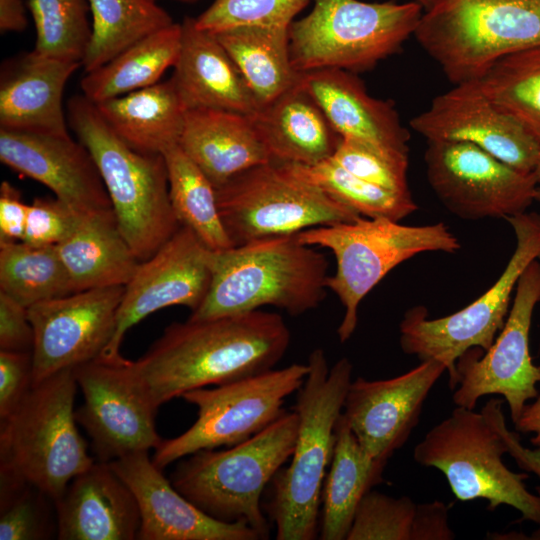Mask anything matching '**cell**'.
Wrapping results in <instances>:
<instances>
[{
	"mask_svg": "<svg viewBox=\"0 0 540 540\" xmlns=\"http://www.w3.org/2000/svg\"><path fill=\"white\" fill-rule=\"evenodd\" d=\"M44 492L25 480L0 471V540H42L57 535ZM53 537V536H52Z\"/></svg>",
	"mask_w": 540,
	"mask_h": 540,
	"instance_id": "41",
	"label": "cell"
},
{
	"mask_svg": "<svg viewBox=\"0 0 540 540\" xmlns=\"http://www.w3.org/2000/svg\"><path fill=\"white\" fill-rule=\"evenodd\" d=\"M428 183L443 206L467 220L511 217L535 202L533 173L521 172L467 142L428 141Z\"/></svg>",
	"mask_w": 540,
	"mask_h": 540,
	"instance_id": "15",
	"label": "cell"
},
{
	"mask_svg": "<svg viewBox=\"0 0 540 540\" xmlns=\"http://www.w3.org/2000/svg\"><path fill=\"white\" fill-rule=\"evenodd\" d=\"M211 284L188 319L207 320L273 306L300 315L326 296L329 263L297 234L210 252Z\"/></svg>",
	"mask_w": 540,
	"mask_h": 540,
	"instance_id": "2",
	"label": "cell"
},
{
	"mask_svg": "<svg viewBox=\"0 0 540 540\" xmlns=\"http://www.w3.org/2000/svg\"><path fill=\"white\" fill-rule=\"evenodd\" d=\"M445 371L443 363L424 360L390 379L358 377L351 382L342 413L371 457L387 462L408 441L427 396Z\"/></svg>",
	"mask_w": 540,
	"mask_h": 540,
	"instance_id": "20",
	"label": "cell"
},
{
	"mask_svg": "<svg viewBox=\"0 0 540 540\" xmlns=\"http://www.w3.org/2000/svg\"><path fill=\"white\" fill-rule=\"evenodd\" d=\"M413 36L453 85L479 80L500 58L540 45V0H434Z\"/></svg>",
	"mask_w": 540,
	"mask_h": 540,
	"instance_id": "7",
	"label": "cell"
},
{
	"mask_svg": "<svg viewBox=\"0 0 540 540\" xmlns=\"http://www.w3.org/2000/svg\"><path fill=\"white\" fill-rule=\"evenodd\" d=\"M211 251L191 230L180 227L156 253L139 262L124 287L114 335L100 355H119L127 331L158 310L180 305L195 311L211 284Z\"/></svg>",
	"mask_w": 540,
	"mask_h": 540,
	"instance_id": "18",
	"label": "cell"
},
{
	"mask_svg": "<svg viewBox=\"0 0 540 540\" xmlns=\"http://www.w3.org/2000/svg\"><path fill=\"white\" fill-rule=\"evenodd\" d=\"M84 402L75 411L94 452L103 462L155 449L162 439L155 411L135 378L132 361L120 354L97 358L74 368Z\"/></svg>",
	"mask_w": 540,
	"mask_h": 540,
	"instance_id": "16",
	"label": "cell"
},
{
	"mask_svg": "<svg viewBox=\"0 0 540 540\" xmlns=\"http://www.w3.org/2000/svg\"><path fill=\"white\" fill-rule=\"evenodd\" d=\"M108 463L137 501L140 512L137 539H260L247 523L216 519L189 501L164 477L148 451L131 453Z\"/></svg>",
	"mask_w": 540,
	"mask_h": 540,
	"instance_id": "22",
	"label": "cell"
},
{
	"mask_svg": "<svg viewBox=\"0 0 540 540\" xmlns=\"http://www.w3.org/2000/svg\"><path fill=\"white\" fill-rule=\"evenodd\" d=\"M299 82L341 136L390 154L409 157V133L390 101L372 97L353 72L324 68L299 75Z\"/></svg>",
	"mask_w": 540,
	"mask_h": 540,
	"instance_id": "24",
	"label": "cell"
},
{
	"mask_svg": "<svg viewBox=\"0 0 540 540\" xmlns=\"http://www.w3.org/2000/svg\"><path fill=\"white\" fill-rule=\"evenodd\" d=\"M449 506L415 503L369 490L360 501L346 540H452Z\"/></svg>",
	"mask_w": 540,
	"mask_h": 540,
	"instance_id": "34",
	"label": "cell"
},
{
	"mask_svg": "<svg viewBox=\"0 0 540 540\" xmlns=\"http://www.w3.org/2000/svg\"><path fill=\"white\" fill-rule=\"evenodd\" d=\"M92 34L82 60L86 73L103 66L137 41L172 25L156 0H88Z\"/></svg>",
	"mask_w": 540,
	"mask_h": 540,
	"instance_id": "35",
	"label": "cell"
},
{
	"mask_svg": "<svg viewBox=\"0 0 540 540\" xmlns=\"http://www.w3.org/2000/svg\"><path fill=\"white\" fill-rule=\"evenodd\" d=\"M514 230L516 247L497 281L480 297L450 315L428 319L424 306L407 310L399 325L402 351L421 361L446 366L449 386L456 387V362L471 348L484 352L502 330L517 282L526 267L540 259V214L523 212L506 218Z\"/></svg>",
	"mask_w": 540,
	"mask_h": 540,
	"instance_id": "11",
	"label": "cell"
},
{
	"mask_svg": "<svg viewBox=\"0 0 540 540\" xmlns=\"http://www.w3.org/2000/svg\"><path fill=\"white\" fill-rule=\"evenodd\" d=\"M308 374L297 391L298 433L291 462L273 478L269 514L277 540L317 537L319 506L327 467L335 444V427L352 382L348 358L331 368L323 349L308 358Z\"/></svg>",
	"mask_w": 540,
	"mask_h": 540,
	"instance_id": "3",
	"label": "cell"
},
{
	"mask_svg": "<svg viewBox=\"0 0 540 540\" xmlns=\"http://www.w3.org/2000/svg\"><path fill=\"white\" fill-rule=\"evenodd\" d=\"M290 331L280 314L255 310L172 323L137 361L135 378L157 411L169 400L273 369L286 353Z\"/></svg>",
	"mask_w": 540,
	"mask_h": 540,
	"instance_id": "1",
	"label": "cell"
},
{
	"mask_svg": "<svg viewBox=\"0 0 540 540\" xmlns=\"http://www.w3.org/2000/svg\"><path fill=\"white\" fill-rule=\"evenodd\" d=\"M477 82L497 108L540 143V45L500 58Z\"/></svg>",
	"mask_w": 540,
	"mask_h": 540,
	"instance_id": "38",
	"label": "cell"
},
{
	"mask_svg": "<svg viewBox=\"0 0 540 540\" xmlns=\"http://www.w3.org/2000/svg\"><path fill=\"white\" fill-rule=\"evenodd\" d=\"M156 1H159V0H156ZM173 1L191 4V3H195V2H197L199 0H173Z\"/></svg>",
	"mask_w": 540,
	"mask_h": 540,
	"instance_id": "54",
	"label": "cell"
},
{
	"mask_svg": "<svg viewBox=\"0 0 540 540\" xmlns=\"http://www.w3.org/2000/svg\"><path fill=\"white\" fill-rule=\"evenodd\" d=\"M310 0H214L196 26L216 34L243 26L289 28Z\"/></svg>",
	"mask_w": 540,
	"mask_h": 540,
	"instance_id": "42",
	"label": "cell"
},
{
	"mask_svg": "<svg viewBox=\"0 0 540 540\" xmlns=\"http://www.w3.org/2000/svg\"><path fill=\"white\" fill-rule=\"evenodd\" d=\"M241 72L260 106L299 80L291 62L289 28L243 26L214 34Z\"/></svg>",
	"mask_w": 540,
	"mask_h": 540,
	"instance_id": "32",
	"label": "cell"
},
{
	"mask_svg": "<svg viewBox=\"0 0 540 540\" xmlns=\"http://www.w3.org/2000/svg\"><path fill=\"white\" fill-rule=\"evenodd\" d=\"M95 105L112 131L136 151L162 154L179 144L186 110L172 78Z\"/></svg>",
	"mask_w": 540,
	"mask_h": 540,
	"instance_id": "30",
	"label": "cell"
},
{
	"mask_svg": "<svg viewBox=\"0 0 540 540\" xmlns=\"http://www.w3.org/2000/svg\"><path fill=\"white\" fill-rule=\"evenodd\" d=\"M216 197L233 246L362 217L275 162L236 175L216 188Z\"/></svg>",
	"mask_w": 540,
	"mask_h": 540,
	"instance_id": "12",
	"label": "cell"
},
{
	"mask_svg": "<svg viewBox=\"0 0 540 540\" xmlns=\"http://www.w3.org/2000/svg\"><path fill=\"white\" fill-rule=\"evenodd\" d=\"M34 330L28 308L0 292V350L32 352Z\"/></svg>",
	"mask_w": 540,
	"mask_h": 540,
	"instance_id": "46",
	"label": "cell"
},
{
	"mask_svg": "<svg viewBox=\"0 0 540 540\" xmlns=\"http://www.w3.org/2000/svg\"><path fill=\"white\" fill-rule=\"evenodd\" d=\"M181 24L173 23L126 48L109 62L86 73L80 86L93 103L149 87L174 67L181 48Z\"/></svg>",
	"mask_w": 540,
	"mask_h": 540,
	"instance_id": "33",
	"label": "cell"
},
{
	"mask_svg": "<svg viewBox=\"0 0 540 540\" xmlns=\"http://www.w3.org/2000/svg\"><path fill=\"white\" fill-rule=\"evenodd\" d=\"M386 464L365 451L341 413L335 427L330 468L322 488L320 539L346 540L360 501L383 482Z\"/></svg>",
	"mask_w": 540,
	"mask_h": 540,
	"instance_id": "31",
	"label": "cell"
},
{
	"mask_svg": "<svg viewBox=\"0 0 540 540\" xmlns=\"http://www.w3.org/2000/svg\"><path fill=\"white\" fill-rule=\"evenodd\" d=\"M27 26L22 0H0V31L21 32Z\"/></svg>",
	"mask_w": 540,
	"mask_h": 540,
	"instance_id": "49",
	"label": "cell"
},
{
	"mask_svg": "<svg viewBox=\"0 0 540 540\" xmlns=\"http://www.w3.org/2000/svg\"><path fill=\"white\" fill-rule=\"evenodd\" d=\"M80 66L81 62L35 49L5 60L0 72V129L69 135L63 91Z\"/></svg>",
	"mask_w": 540,
	"mask_h": 540,
	"instance_id": "23",
	"label": "cell"
},
{
	"mask_svg": "<svg viewBox=\"0 0 540 540\" xmlns=\"http://www.w3.org/2000/svg\"><path fill=\"white\" fill-rule=\"evenodd\" d=\"M74 369L33 385L7 418L0 420V471L34 485L54 502L93 458L77 429Z\"/></svg>",
	"mask_w": 540,
	"mask_h": 540,
	"instance_id": "6",
	"label": "cell"
},
{
	"mask_svg": "<svg viewBox=\"0 0 540 540\" xmlns=\"http://www.w3.org/2000/svg\"><path fill=\"white\" fill-rule=\"evenodd\" d=\"M179 146L215 189L248 169L272 162L252 117L226 110L186 111Z\"/></svg>",
	"mask_w": 540,
	"mask_h": 540,
	"instance_id": "27",
	"label": "cell"
},
{
	"mask_svg": "<svg viewBox=\"0 0 540 540\" xmlns=\"http://www.w3.org/2000/svg\"><path fill=\"white\" fill-rule=\"evenodd\" d=\"M507 445L489 414L457 406L414 447V460L438 469L460 501L484 499L488 510L501 505L540 525V499L524 484L528 473H515L503 462Z\"/></svg>",
	"mask_w": 540,
	"mask_h": 540,
	"instance_id": "10",
	"label": "cell"
},
{
	"mask_svg": "<svg viewBox=\"0 0 540 540\" xmlns=\"http://www.w3.org/2000/svg\"><path fill=\"white\" fill-rule=\"evenodd\" d=\"M56 247L74 292L125 286L140 262L113 210L83 216L74 232Z\"/></svg>",
	"mask_w": 540,
	"mask_h": 540,
	"instance_id": "29",
	"label": "cell"
},
{
	"mask_svg": "<svg viewBox=\"0 0 540 540\" xmlns=\"http://www.w3.org/2000/svg\"><path fill=\"white\" fill-rule=\"evenodd\" d=\"M502 404V400L492 398L485 403L483 409L502 435L508 448L507 453L515 460L517 466L525 472L535 474L540 480V444L534 445V448L522 445L518 435L511 432L506 425ZM536 491L540 499V485L536 487Z\"/></svg>",
	"mask_w": 540,
	"mask_h": 540,
	"instance_id": "47",
	"label": "cell"
},
{
	"mask_svg": "<svg viewBox=\"0 0 540 540\" xmlns=\"http://www.w3.org/2000/svg\"><path fill=\"white\" fill-rule=\"evenodd\" d=\"M0 160L17 173L48 187L83 216L113 210L88 149L70 135L0 129Z\"/></svg>",
	"mask_w": 540,
	"mask_h": 540,
	"instance_id": "21",
	"label": "cell"
},
{
	"mask_svg": "<svg viewBox=\"0 0 540 540\" xmlns=\"http://www.w3.org/2000/svg\"><path fill=\"white\" fill-rule=\"evenodd\" d=\"M514 425L518 432L534 434L530 439L533 445L540 444V393L534 402L525 405Z\"/></svg>",
	"mask_w": 540,
	"mask_h": 540,
	"instance_id": "50",
	"label": "cell"
},
{
	"mask_svg": "<svg viewBox=\"0 0 540 540\" xmlns=\"http://www.w3.org/2000/svg\"><path fill=\"white\" fill-rule=\"evenodd\" d=\"M308 371L307 363H294L184 393L181 397L196 406L197 419L181 435L162 440L153 463L163 469L197 451L230 447L251 438L282 415L285 399L299 390Z\"/></svg>",
	"mask_w": 540,
	"mask_h": 540,
	"instance_id": "13",
	"label": "cell"
},
{
	"mask_svg": "<svg viewBox=\"0 0 540 540\" xmlns=\"http://www.w3.org/2000/svg\"><path fill=\"white\" fill-rule=\"evenodd\" d=\"M82 217L56 197H36L29 204L23 242L57 246L74 232Z\"/></svg>",
	"mask_w": 540,
	"mask_h": 540,
	"instance_id": "44",
	"label": "cell"
},
{
	"mask_svg": "<svg viewBox=\"0 0 540 540\" xmlns=\"http://www.w3.org/2000/svg\"><path fill=\"white\" fill-rule=\"evenodd\" d=\"M29 205L8 181L0 185V245L23 241Z\"/></svg>",
	"mask_w": 540,
	"mask_h": 540,
	"instance_id": "48",
	"label": "cell"
},
{
	"mask_svg": "<svg viewBox=\"0 0 540 540\" xmlns=\"http://www.w3.org/2000/svg\"><path fill=\"white\" fill-rule=\"evenodd\" d=\"M181 28V48L171 78L185 110L218 109L254 116L261 106L217 37L199 29L195 18L186 17Z\"/></svg>",
	"mask_w": 540,
	"mask_h": 540,
	"instance_id": "26",
	"label": "cell"
},
{
	"mask_svg": "<svg viewBox=\"0 0 540 540\" xmlns=\"http://www.w3.org/2000/svg\"><path fill=\"white\" fill-rule=\"evenodd\" d=\"M54 505L60 540L137 539V501L108 462L77 475Z\"/></svg>",
	"mask_w": 540,
	"mask_h": 540,
	"instance_id": "25",
	"label": "cell"
},
{
	"mask_svg": "<svg viewBox=\"0 0 540 540\" xmlns=\"http://www.w3.org/2000/svg\"><path fill=\"white\" fill-rule=\"evenodd\" d=\"M32 387V352L0 350V420L16 410Z\"/></svg>",
	"mask_w": 540,
	"mask_h": 540,
	"instance_id": "45",
	"label": "cell"
},
{
	"mask_svg": "<svg viewBox=\"0 0 540 540\" xmlns=\"http://www.w3.org/2000/svg\"><path fill=\"white\" fill-rule=\"evenodd\" d=\"M413 1L420 4L423 7V10H424V9H427L428 7H430V5L433 3L434 0H413Z\"/></svg>",
	"mask_w": 540,
	"mask_h": 540,
	"instance_id": "52",
	"label": "cell"
},
{
	"mask_svg": "<svg viewBox=\"0 0 540 540\" xmlns=\"http://www.w3.org/2000/svg\"><path fill=\"white\" fill-rule=\"evenodd\" d=\"M283 165L362 217L400 221L418 209L411 193L390 191L363 180L332 157L313 165Z\"/></svg>",
	"mask_w": 540,
	"mask_h": 540,
	"instance_id": "39",
	"label": "cell"
},
{
	"mask_svg": "<svg viewBox=\"0 0 540 540\" xmlns=\"http://www.w3.org/2000/svg\"><path fill=\"white\" fill-rule=\"evenodd\" d=\"M332 158L355 176L398 193H411L409 157L398 156L364 143L341 138Z\"/></svg>",
	"mask_w": 540,
	"mask_h": 540,
	"instance_id": "43",
	"label": "cell"
},
{
	"mask_svg": "<svg viewBox=\"0 0 540 540\" xmlns=\"http://www.w3.org/2000/svg\"><path fill=\"white\" fill-rule=\"evenodd\" d=\"M125 286L74 292L28 308L33 385L97 358L111 341Z\"/></svg>",
	"mask_w": 540,
	"mask_h": 540,
	"instance_id": "17",
	"label": "cell"
},
{
	"mask_svg": "<svg viewBox=\"0 0 540 540\" xmlns=\"http://www.w3.org/2000/svg\"><path fill=\"white\" fill-rule=\"evenodd\" d=\"M0 292L26 308L74 293L56 246L0 245Z\"/></svg>",
	"mask_w": 540,
	"mask_h": 540,
	"instance_id": "37",
	"label": "cell"
},
{
	"mask_svg": "<svg viewBox=\"0 0 540 540\" xmlns=\"http://www.w3.org/2000/svg\"><path fill=\"white\" fill-rule=\"evenodd\" d=\"M534 200L540 205V185L536 188Z\"/></svg>",
	"mask_w": 540,
	"mask_h": 540,
	"instance_id": "53",
	"label": "cell"
},
{
	"mask_svg": "<svg viewBox=\"0 0 540 540\" xmlns=\"http://www.w3.org/2000/svg\"><path fill=\"white\" fill-rule=\"evenodd\" d=\"M297 235L302 243L334 254L336 270L328 275L326 288L345 309L337 329L341 343L350 339L357 327L363 298L396 266L420 253H455L460 248L458 239L442 222L409 226L387 218L360 217L309 228Z\"/></svg>",
	"mask_w": 540,
	"mask_h": 540,
	"instance_id": "8",
	"label": "cell"
},
{
	"mask_svg": "<svg viewBox=\"0 0 540 540\" xmlns=\"http://www.w3.org/2000/svg\"><path fill=\"white\" fill-rule=\"evenodd\" d=\"M297 412L284 411L264 430L220 451L200 450L180 462L173 486L206 514L226 522L247 523L260 539L269 537L261 496L291 458L298 433Z\"/></svg>",
	"mask_w": 540,
	"mask_h": 540,
	"instance_id": "5",
	"label": "cell"
},
{
	"mask_svg": "<svg viewBox=\"0 0 540 540\" xmlns=\"http://www.w3.org/2000/svg\"><path fill=\"white\" fill-rule=\"evenodd\" d=\"M67 121L96 163L124 238L140 262L147 260L181 227L163 155L127 145L83 94L68 101Z\"/></svg>",
	"mask_w": 540,
	"mask_h": 540,
	"instance_id": "4",
	"label": "cell"
},
{
	"mask_svg": "<svg viewBox=\"0 0 540 540\" xmlns=\"http://www.w3.org/2000/svg\"><path fill=\"white\" fill-rule=\"evenodd\" d=\"M532 173L535 177L537 184L540 185V153Z\"/></svg>",
	"mask_w": 540,
	"mask_h": 540,
	"instance_id": "51",
	"label": "cell"
},
{
	"mask_svg": "<svg viewBox=\"0 0 540 540\" xmlns=\"http://www.w3.org/2000/svg\"><path fill=\"white\" fill-rule=\"evenodd\" d=\"M422 13L415 1L314 0L310 13L289 27L292 65L299 73L371 69L414 35Z\"/></svg>",
	"mask_w": 540,
	"mask_h": 540,
	"instance_id": "9",
	"label": "cell"
},
{
	"mask_svg": "<svg viewBox=\"0 0 540 540\" xmlns=\"http://www.w3.org/2000/svg\"><path fill=\"white\" fill-rule=\"evenodd\" d=\"M252 119L275 163L313 165L331 158L341 141L299 80Z\"/></svg>",
	"mask_w": 540,
	"mask_h": 540,
	"instance_id": "28",
	"label": "cell"
},
{
	"mask_svg": "<svg viewBox=\"0 0 540 540\" xmlns=\"http://www.w3.org/2000/svg\"><path fill=\"white\" fill-rule=\"evenodd\" d=\"M162 155L171 205L180 226L191 230L212 251L233 247L222 224L216 189L211 181L179 144Z\"/></svg>",
	"mask_w": 540,
	"mask_h": 540,
	"instance_id": "36",
	"label": "cell"
},
{
	"mask_svg": "<svg viewBox=\"0 0 540 540\" xmlns=\"http://www.w3.org/2000/svg\"><path fill=\"white\" fill-rule=\"evenodd\" d=\"M35 30V50L56 58L81 62L92 27L88 0H27Z\"/></svg>",
	"mask_w": 540,
	"mask_h": 540,
	"instance_id": "40",
	"label": "cell"
},
{
	"mask_svg": "<svg viewBox=\"0 0 540 540\" xmlns=\"http://www.w3.org/2000/svg\"><path fill=\"white\" fill-rule=\"evenodd\" d=\"M540 302V262L533 260L521 274L506 322L485 352L471 348L456 362V406L474 409L479 398L497 394L508 404L513 424L526 402L539 394L540 365L530 355L532 316Z\"/></svg>",
	"mask_w": 540,
	"mask_h": 540,
	"instance_id": "14",
	"label": "cell"
},
{
	"mask_svg": "<svg viewBox=\"0 0 540 540\" xmlns=\"http://www.w3.org/2000/svg\"><path fill=\"white\" fill-rule=\"evenodd\" d=\"M428 141L471 143L507 165L532 173L540 143L516 119L497 108L477 80L453 85L410 121Z\"/></svg>",
	"mask_w": 540,
	"mask_h": 540,
	"instance_id": "19",
	"label": "cell"
}]
</instances>
